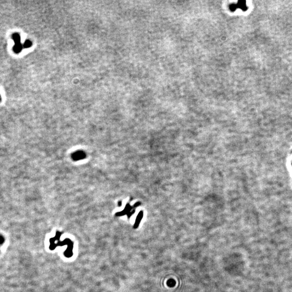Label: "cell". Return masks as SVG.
I'll use <instances>...</instances> for the list:
<instances>
[{"label": "cell", "instance_id": "cell-5", "mask_svg": "<svg viewBox=\"0 0 292 292\" xmlns=\"http://www.w3.org/2000/svg\"><path fill=\"white\" fill-rule=\"evenodd\" d=\"M4 242V236L0 235V245H2Z\"/></svg>", "mask_w": 292, "mask_h": 292}, {"label": "cell", "instance_id": "cell-3", "mask_svg": "<svg viewBox=\"0 0 292 292\" xmlns=\"http://www.w3.org/2000/svg\"><path fill=\"white\" fill-rule=\"evenodd\" d=\"M31 45H32V42H31L30 41H29V40H27V41H26L25 42V43H24V44H23V47H24V48H28V47H30Z\"/></svg>", "mask_w": 292, "mask_h": 292}, {"label": "cell", "instance_id": "cell-1", "mask_svg": "<svg viewBox=\"0 0 292 292\" xmlns=\"http://www.w3.org/2000/svg\"><path fill=\"white\" fill-rule=\"evenodd\" d=\"M72 159L75 161H78L79 160H81L85 158V153L82 151L75 152L72 154Z\"/></svg>", "mask_w": 292, "mask_h": 292}, {"label": "cell", "instance_id": "cell-2", "mask_svg": "<svg viewBox=\"0 0 292 292\" xmlns=\"http://www.w3.org/2000/svg\"><path fill=\"white\" fill-rule=\"evenodd\" d=\"M23 46L21 44V42L15 43V45L13 47L14 52L17 54L20 53L22 50Z\"/></svg>", "mask_w": 292, "mask_h": 292}, {"label": "cell", "instance_id": "cell-4", "mask_svg": "<svg viewBox=\"0 0 292 292\" xmlns=\"http://www.w3.org/2000/svg\"><path fill=\"white\" fill-rule=\"evenodd\" d=\"M142 213L141 212V213L139 214V215H138V219H137V220H136V224H135V225L137 224V226H138V223L140 222V220H141V218H142Z\"/></svg>", "mask_w": 292, "mask_h": 292}, {"label": "cell", "instance_id": "cell-6", "mask_svg": "<svg viewBox=\"0 0 292 292\" xmlns=\"http://www.w3.org/2000/svg\"><path fill=\"white\" fill-rule=\"evenodd\" d=\"M1 96H0V102H1Z\"/></svg>", "mask_w": 292, "mask_h": 292}]
</instances>
